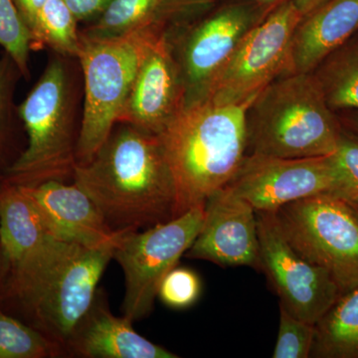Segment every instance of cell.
I'll return each instance as SVG.
<instances>
[{
	"label": "cell",
	"instance_id": "6da1fadb",
	"mask_svg": "<svg viewBox=\"0 0 358 358\" xmlns=\"http://www.w3.org/2000/svg\"><path fill=\"white\" fill-rule=\"evenodd\" d=\"M121 235L99 246L49 237L6 271L0 288L2 310L65 350L95 299Z\"/></svg>",
	"mask_w": 358,
	"mask_h": 358
},
{
	"label": "cell",
	"instance_id": "7a4b0ae2",
	"mask_svg": "<svg viewBox=\"0 0 358 358\" xmlns=\"http://www.w3.org/2000/svg\"><path fill=\"white\" fill-rule=\"evenodd\" d=\"M73 182L115 232L141 231L174 218L176 193L159 136L117 122Z\"/></svg>",
	"mask_w": 358,
	"mask_h": 358
},
{
	"label": "cell",
	"instance_id": "3957f363",
	"mask_svg": "<svg viewBox=\"0 0 358 358\" xmlns=\"http://www.w3.org/2000/svg\"><path fill=\"white\" fill-rule=\"evenodd\" d=\"M251 102L192 103L159 134L176 186L174 218L205 203L239 171L247 155L246 110Z\"/></svg>",
	"mask_w": 358,
	"mask_h": 358
},
{
	"label": "cell",
	"instance_id": "277c9868",
	"mask_svg": "<svg viewBox=\"0 0 358 358\" xmlns=\"http://www.w3.org/2000/svg\"><path fill=\"white\" fill-rule=\"evenodd\" d=\"M247 154L307 159L334 154L343 127L313 73L278 78L246 110Z\"/></svg>",
	"mask_w": 358,
	"mask_h": 358
},
{
	"label": "cell",
	"instance_id": "5b68a950",
	"mask_svg": "<svg viewBox=\"0 0 358 358\" xmlns=\"http://www.w3.org/2000/svg\"><path fill=\"white\" fill-rule=\"evenodd\" d=\"M64 56L50 59L25 100L18 106L27 143L2 176L18 185L35 186L73 178L80 124L78 91Z\"/></svg>",
	"mask_w": 358,
	"mask_h": 358
},
{
	"label": "cell",
	"instance_id": "8992f818",
	"mask_svg": "<svg viewBox=\"0 0 358 358\" xmlns=\"http://www.w3.org/2000/svg\"><path fill=\"white\" fill-rule=\"evenodd\" d=\"M136 30L110 38L81 36L77 59L84 83V105L77 164L89 162L119 122L134 78L152 35Z\"/></svg>",
	"mask_w": 358,
	"mask_h": 358
},
{
	"label": "cell",
	"instance_id": "52a82bcc",
	"mask_svg": "<svg viewBox=\"0 0 358 358\" xmlns=\"http://www.w3.org/2000/svg\"><path fill=\"white\" fill-rule=\"evenodd\" d=\"M277 6L261 0H217L164 33L185 83L186 107L205 101L237 47Z\"/></svg>",
	"mask_w": 358,
	"mask_h": 358
},
{
	"label": "cell",
	"instance_id": "ba28073f",
	"mask_svg": "<svg viewBox=\"0 0 358 358\" xmlns=\"http://www.w3.org/2000/svg\"><path fill=\"white\" fill-rule=\"evenodd\" d=\"M293 248L326 270L341 294L358 286V218L341 197L322 194L296 200L275 211Z\"/></svg>",
	"mask_w": 358,
	"mask_h": 358
},
{
	"label": "cell",
	"instance_id": "9c48e42d",
	"mask_svg": "<svg viewBox=\"0 0 358 358\" xmlns=\"http://www.w3.org/2000/svg\"><path fill=\"white\" fill-rule=\"evenodd\" d=\"M204 216L205 203L199 204L167 222L122 233L113 259L124 272V317L134 322L152 312L162 280L192 247Z\"/></svg>",
	"mask_w": 358,
	"mask_h": 358
},
{
	"label": "cell",
	"instance_id": "30bf717a",
	"mask_svg": "<svg viewBox=\"0 0 358 358\" xmlns=\"http://www.w3.org/2000/svg\"><path fill=\"white\" fill-rule=\"evenodd\" d=\"M301 17L292 0L278 4L237 47L205 101L220 106L243 105L278 78L293 74L292 39Z\"/></svg>",
	"mask_w": 358,
	"mask_h": 358
},
{
	"label": "cell",
	"instance_id": "8fae6325",
	"mask_svg": "<svg viewBox=\"0 0 358 358\" xmlns=\"http://www.w3.org/2000/svg\"><path fill=\"white\" fill-rule=\"evenodd\" d=\"M261 270L289 313L315 324L341 293L331 275L308 262L289 243L275 212L256 211Z\"/></svg>",
	"mask_w": 358,
	"mask_h": 358
},
{
	"label": "cell",
	"instance_id": "7c38bea8",
	"mask_svg": "<svg viewBox=\"0 0 358 358\" xmlns=\"http://www.w3.org/2000/svg\"><path fill=\"white\" fill-rule=\"evenodd\" d=\"M256 211L280 207L322 194H338L341 178L331 155L282 159L247 154L239 171L225 186Z\"/></svg>",
	"mask_w": 358,
	"mask_h": 358
},
{
	"label": "cell",
	"instance_id": "4fadbf2b",
	"mask_svg": "<svg viewBox=\"0 0 358 358\" xmlns=\"http://www.w3.org/2000/svg\"><path fill=\"white\" fill-rule=\"evenodd\" d=\"M186 107V91L171 46L162 34L148 43L119 122L159 136Z\"/></svg>",
	"mask_w": 358,
	"mask_h": 358
},
{
	"label": "cell",
	"instance_id": "5bb4252c",
	"mask_svg": "<svg viewBox=\"0 0 358 358\" xmlns=\"http://www.w3.org/2000/svg\"><path fill=\"white\" fill-rule=\"evenodd\" d=\"M185 257L222 268L260 270V244L256 210L227 187L205 202L204 222Z\"/></svg>",
	"mask_w": 358,
	"mask_h": 358
},
{
	"label": "cell",
	"instance_id": "9a60e30c",
	"mask_svg": "<svg viewBox=\"0 0 358 358\" xmlns=\"http://www.w3.org/2000/svg\"><path fill=\"white\" fill-rule=\"evenodd\" d=\"M67 357L83 358H176L178 355L136 333L133 322L110 312L107 294L98 289L91 307L75 327Z\"/></svg>",
	"mask_w": 358,
	"mask_h": 358
},
{
	"label": "cell",
	"instance_id": "2e32d148",
	"mask_svg": "<svg viewBox=\"0 0 358 358\" xmlns=\"http://www.w3.org/2000/svg\"><path fill=\"white\" fill-rule=\"evenodd\" d=\"M43 218L52 236L85 246H99L117 239L98 207L74 182L47 181L35 186L20 185Z\"/></svg>",
	"mask_w": 358,
	"mask_h": 358
},
{
	"label": "cell",
	"instance_id": "e0dca14e",
	"mask_svg": "<svg viewBox=\"0 0 358 358\" xmlns=\"http://www.w3.org/2000/svg\"><path fill=\"white\" fill-rule=\"evenodd\" d=\"M358 31V0H329L299 21L292 39V73H312Z\"/></svg>",
	"mask_w": 358,
	"mask_h": 358
},
{
	"label": "cell",
	"instance_id": "ac0fdd59",
	"mask_svg": "<svg viewBox=\"0 0 358 358\" xmlns=\"http://www.w3.org/2000/svg\"><path fill=\"white\" fill-rule=\"evenodd\" d=\"M41 214L20 185L0 178V248L6 271L51 237ZM3 280V279H2Z\"/></svg>",
	"mask_w": 358,
	"mask_h": 358
},
{
	"label": "cell",
	"instance_id": "d6986e66",
	"mask_svg": "<svg viewBox=\"0 0 358 358\" xmlns=\"http://www.w3.org/2000/svg\"><path fill=\"white\" fill-rule=\"evenodd\" d=\"M310 357L358 358V286L341 294L315 324Z\"/></svg>",
	"mask_w": 358,
	"mask_h": 358
},
{
	"label": "cell",
	"instance_id": "ffe728a7",
	"mask_svg": "<svg viewBox=\"0 0 358 358\" xmlns=\"http://www.w3.org/2000/svg\"><path fill=\"white\" fill-rule=\"evenodd\" d=\"M312 73L331 110H358V31Z\"/></svg>",
	"mask_w": 358,
	"mask_h": 358
},
{
	"label": "cell",
	"instance_id": "44dd1931",
	"mask_svg": "<svg viewBox=\"0 0 358 358\" xmlns=\"http://www.w3.org/2000/svg\"><path fill=\"white\" fill-rule=\"evenodd\" d=\"M78 20L63 0H48L31 33V49H51L58 55L76 58L81 46Z\"/></svg>",
	"mask_w": 358,
	"mask_h": 358
},
{
	"label": "cell",
	"instance_id": "7402d4cb",
	"mask_svg": "<svg viewBox=\"0 0 358 358\" xmlns=\"http://www.w3.org/2000/svg\"><path fill=\"white\" fill-rule=\"evenodd\" d=\"M22 77L10 56L0 57V173H3L23 152L18 148L22 122L15 105V92ZM23 127V126H22Z\"/></svg>",
	"mask_w": 358,
	"mask_h": 358
},
{
	"label": "cell",
	"instance_id": "603a6c76",
	"mask_svg": "<svg viewBox=\"0 0 358 358\" xmlns=\"http://www.w3.org/2000/svg\"><path fill=\"white\" fill-rule=\"evenodd\" d=\"M160 0H114L102 16L80 34L89 38L122 36L152 25Z\"/></svg>",
	"mask_w": 358,
	"mask_h": 358
},
{
	"label": "cell",
	"instance_id": "cb8c5ba5",
	"mask_svg": "<svg viewBox=\"0 0 358 358\" xmlns=\"http://www.w3.org/2000/svg\"><path fill=\"white\" fill-rule=\"evenodd\" d=\"M65 357L62 346L0 308V358Z\"/></svg>",
	"mask_w": 358,
	"mask_h": 358
},
{
	"label": "cell",
	"instance_id": "d4e9b609",
	"mask_svg": "<svg viewBox=\"0 0 358 358\" xmlns=\"http://www.w3.org/2000/svg\"><path fill=\"white\" fill-rule=\"evenodd\" d=\"M32 36L13 0H0V47L10 56L23 79L30 77Z\"/></svg>",
	"mask_w": 358,
	"mask_h": 358
},
{
	"label": "cell",
	"instance_id": "484cf974",
	"mask_svg": "<svg viewBox=\"0 0 358 358\" xmlns=\"http://www.w3.org/2000/svg\"><path fill=\"white\" fill-rule=\"evenodd\" d=\"M315 324L299 319L280 303V324L274 358H308L315 341Z\"/></svg>",
	"mask_w": 358,
	"mask_h": 358
},
{
	"label": "cell",
	"instance_id": "4316f807",
	"mask_svg": "<svg viewBox=\"0 0 358 358\" xmlns=\"http://www.w3.org/2000/svg\"><path fill=\"white\" fill-rule=\"evenodd\" d=\"M200 294L201 282L199 275L190 268L176 267L162 280L157 296L167 307L180 310L192 307Z\"/></svg>",
	"mask_w": 358,
	"mask_h": 358
},
{
	"label": "cell",
	"instance_id": "83f0119b",
	"mask_svg": "<svg viewBox=\"0 0 358 358\" xmlns=\"http://www.w3.org/2000/svg\"><path fill=\"white\" fill-rule=\"evenodd\" d=\"M217 0H160L152 25L148 29L164 33L185 24L203 13ZM268 3L279 4L284 0H261Z\"/></svg>",
	"mask_w": 358,
	"mask_h": 358
},
{
	"label": "cell",
	"instance_id": "f1b7e54d",
	"mask_svg": "<svg viewBox=\"0 0 358 358\" xmlns=\"http://www.w3.org/2000/svg\"><path fill=\"white\" fill-rule=\"evenodd\" d=\"M341 178L336 196L348 199L358 194V138L343 128L338 148L331 154Z\"/></svg>",
	"mask_w": 358,
	"mask_h": 358
},
{
	"label": "cell",
	"instance_id": "f546056e",
	"mask_svg": "<svg viewBox=\"0 0 358 358\" xmlns=\"http://www.w3.org/2000/svg\"><path fill=\"white\" fill-rule=\"evenodd\" d=\"M78 22L92 23L107 10L114 0H63Z\"/></svg>",
	"mask_w": 358,
	"mask_h": 358
},
{
	"label": "cell",
	"instance_id": "4dcf8cb0",
	"mask_svg": "<svg viewBox=\"0 0 358 358\" xmlns=\"http://www.w3.org/2000/svg\"><path fill=\"white\" fill-rule=\"evenodd\" d=\"M47 1L48 0H13L21 18L24 21L30 33L34 30L40 13Z\"/></svg>",
	"mask_w": 358,
	"mask_h": 358
},
{
	"label": "cell",
	"instance_id": "1f68e13d",
	"mask_svg": "<svg viewBox=\"0 0 358 358\" xmlns=\"http://www.w3.org/2000/svg\"><path fill=\"white\" fill-rule=\"evenodd\" d=\"M336 113L341 127L358 138V110H341Z\"/></svg>",
	"mask_w": 358,
	"mask_h": 358
},
{
	"label": "cell",
	"instance_id": "d6a6232c",
	"mask_svg": "<svg viewBox=\"0 0 358 358\" xmlns=\"http://www.w3.org/2000/svg\"><path fill=\"white\" fill-rule=\"evenodd\" d=\"M294 6L296 7L299 11L301 13V15H306L313 9L317 8L322 6V4L326 3L329 0H292Z\"/></svg>",
	"mask_w": 358,
	"mask_h": 358
},
{
	"label": "cell",
	"instance_id": "836d02e7",
	"mask_svg": "<svg viewBox=\"0 0 358 358\" xmlns=\"http://www.w3.org/2000/svg\"><path fill=\"white\" fill-rule=\"evenodd\" d=\"M343 199H345V201L348 202V205L352 207L353 212H355V215H357L358 218V194Z\"/></svg>",
	"mask_w": 358,
	"mask_h": 358
},
{
	"label": "cell",
	"instance_id": "e575fe53",
	"mask_svg": "<svg viewBox=\"0 0 358 358\" xmlns=\"http://www.w3.org/2000/svg\"><path fill=\"white\" fill-rule=\"evenodd\" d=\"M2 279H3V264H2L1 248H0V288H1Z\"/></svg>",
	"mask_w": 358,
	"mask_h": 358
},
{
	"label": "cell",
	"instance_id": "d590c367",
	"mask_svg": "<svg viewBox=\"0 0 358 358\" xmlns=\"http://www.w3.org/2000/svg\"><path fill=\"white\" fill-rule=\"evenodd\" d=\"M0 308H1V294H0Z\"/></svg>",
	"mask_w": 358,
	"mask_h": 358
},
{
	"label": "cell",
	"instance_id": "8d00e7d4",
	"mask_svg": "<svg viewBox=\"0 0 358 358\" xmlns=\"http://www.w3.org/2000/svg\"><path fill=\"white\" fill-rule=\"evenodd\" d=\"M2 176V173H0V176Z\"/></svg>",
	"mask_w": 358,
	"mask_h": 358
}]
</instances>
